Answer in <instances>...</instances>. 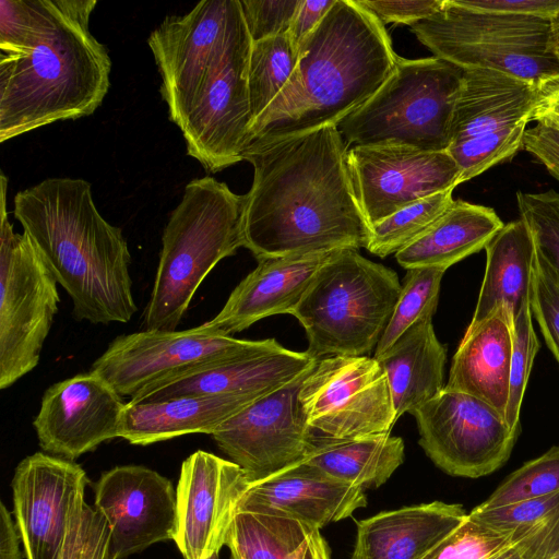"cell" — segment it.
<instances>
[{
	"instance_id": "obj_1",
	"label": "cell",
	"mask_w": 559,
	"mask_h": 559,
	"mask_svg": "<svg viewBox=\"0 0 559 559\" xmlns=\"http://www.w3.org/2000/svg\"><path fill=\"white\" fill-rule=\"evenodd\" d=\"M348 146L336 126L250 143L243 247L259 259L366 248L367 222L354 190Z\"/></svg>"
},
{
	"instance_id": "obj_2",
	"label": "cell",
	"mask_w": 559,
	"mask_h": 559,
	"mask_svg": "<svg viewBox=\"0 0 559 559\" xmlns=\"http://www.w3.org/2000/svg\"><path fill=\"white\" fill-rule=\"evenodd\" d=\"M15 218L70 296L76 320L127 323L136 312L122 230L98 212L91 183L48 178L14 195Z\"/></svg>"
},
{
	"instance_id": "obj_3",
	"label": "cell",
	"mask_w": 559,
	"mask_h": 559,
	"mask_svg": "<svg viewBox=\"0 0 559 559\" xmlns=\"http://www.w3.org/2000/svg\"><path fill=\"white\" fill-rule=\"evenodd\" d=\"M399 56L384 24L358 0H335L298 48L293 75L249 129L248 145L336 126L390 78Z\"/></svg>"
},
{
	"instance_id": "obj_4",
	"label": "cell",
	"mask_w": 559,
	"mask_h": 559,
	"mask_svg": "<svg viewBox=\"0 0 559 559\" xmlns=\"http://www.w3.org/2000/svg\"><path fill=\"white\" fill-rule=\"evenodd\" d=\"M97 0H48L31 49L0 56V142L92 115L109 90L111 60L90 31Z\"/></svg>"
},
{
	"instance_id": "obj_5",
	"label": "cell",
	"mask_w": 559,
	"mask_h": 559,
	"mask_svg": "<svg viewBox=\"0 0 559 559\" xmlns=\"http://www.w3.org/2000/svg\"><path fill=\"white\" fill-rule=\"evenodd\" d=\"M245 201L211 176L186 186L163 233L145 330H175L207 274L243 247Z\"/></svg>"
},
{
	"instance_id": "obj_6",
	"label": "cell",
	"mask_w": 559,
	"mask_h": 559,
	"mask_svg": "<svg viewBox=\"0 0 559 559\" xmlns=\"http://www.w3.org/2000/svg\"><path fill=\"white\" fill-rule=\"evenodd\" d=\"M401 288L392 269L357 249L336 250L290 313L305 329L306 352L316 359L368 356L377 348Z\"/></svg>"
},
{
	"instance_id": "obj_7",
	"label": "cell",
	"mask_w": 559,
	"mask_h": 559,
	"mask_svg": "<svg viewBox=\"0 0 559 559\" xmlns=\"http://www.w3.org/2000/svg\"><path fill=\"white\" fill-rule=\"evenodd\" d=\"M464 71L437 57H399L378 92L344 118L337 129L348 148L396 144L448 151Z\"/></svg>"
},
{
	"instance_id": "obj_8",
	"label": "cell",
	"mask_w": 559,
	"mask_h": 559,
	"mask_svg": "<svg viewBox=\"0 0 559 559\" xmlns=\"http://www.w3.org/2000/svg\"><path fill=\"white\" fill-rule=\"evenodd\" d=\"M433 56L468 70H493L537 86L559 76L550 20L476 11L444 0L409 26Z\"/></svg>"
},
{
	"instance_id": "obj_9",
	"label": "cell",
	"mask_w": 559,
	"mask_h": 559,
	"mask_svg": "<svg viewBox=\"0 0 559 559\" xmlns=\"http://www.w3.org/2000/svg\"><path fill=\"white\" fill-rule=\"evenodd\" d=\"M8 179L1 173L0 389L39 362L60 301L57 280L26 234H16L7 211Z\"/></svg>"
},
{
	"instance_id": "obj_10",
	"label": "cell",
	"mask_w": 559,
	"mask_h": 559,
	"mask_svg": "<svg viewBox=\"0 0 559 559\" xmlns=\"http://www.w3.org/2000/svg\"><path fill=\"white\" fill-rule=\"evenodd\" d=\"M283 348L274 338L240 340L204 324L182 331L144 330L117 336L91 370L131 401L199 369Z\"/></svg>"
},
{
	"instance_id": "obj_11",
	"label": "cell",
	"mask_w": 559,
	"mask_h": 559,
	"mask_svg": "<svg viewBox=\"0 0 559 559\" xmlns=\"http://www.w3.org/2000/svg\"><path fill=\"white\" fill-rule=\"evenodd\" d=\"M538 94L539 86L499 71H464L448 147L461 183L522 147Z\"/></svg>"
},
{
	"instance_id": "obj_12",
	"label": "cell",
	"mask_w": 559,
	"mask_h": 559,
	"mask_svg": "<svg viewBox=\"0 0 559 559\" xmlns=\"http://www.w3.org/2000/svg\"><path fill=\"white\" fill-rule=\"evenodd\" d=\"M252 40L241 4L227 41L180 128L189 156L217 173L243 159L251 127L248 64Z\"/></svg>"
},
{
	"instance_id": "obj_13",
	"label": "cell",
	"mask_w": 559,
	"mask_h": 559,
	"mask_svg": "<svg viewBox=\"0 0 559 559\" xmlns=\"http://www.w3.org/2000/svg\"><path fill=\"white\" fill-rule=\"evenodd\" d=\"M299 402L316 436L388 433L397 421L386 373L370 356L318 359L301 383Z\"/></svg>"
},
{
	"instance_id": "obj_14",
	"label": "cell",
	"mask_w": 559,
	"mask_h": 559,
	"mask_svg": "<svg viewBox=\"0 0 559 559\" xmlns=\"http://www.w3.org/2000/svg\"><path fill=\"white\" fill-rule=\"evenodd\" d=\"M412 415L427 456L456 477L479 478L502 467L520 435L487 403L445 388Z\"/></svg>"
},
{
	"instance_id": "obj_15",
	"label": "cell",
	"mask_w": 559,
	"mask_h": 559,
	"mask_svg": "<svg viewBox=\"0 0 559 559\" xmlns=\"http://www.w3.org/2000/svg\"><path fill=\"white\" fill-rule=\"evenodd\" d=\"M239 7V0H203L185 15L164 19L148 37L162 76L160 93L179 129L227 41Z\"/></svg>"
},
{
	"instance_id": "obj_16",
	"label": "cell",
	"mask_w": 559,
	"mask_h": 559,
	"mask_svg": "<svg viewBox=\"0 0 559 559\" xmlns=\"http://www.w3.org/2000/svg\"><path fill=\"white\" fill-rule=\"evenodd\" d=\"M347 165L370 227L412 203L461 183V169L448 151L355 145L348 148Z\"/></svg>"
},
{
	"instance_id": "obj_17",
	"label": "cell",
	"mask_w": 559,
	"mask_h": 559,
	"mask_svg": "<svg viewBox=\"0 0 559 559\" xmlns=\"http://www.w3.org/2000/svg\"><path fill=\"white\" fill-rule=\"evenodd\" d=\"M310 369L227 419L211 435L251 483L306 457L314 435L305 419L299 391Z\"/></svg>"
},
{
	"instance_id": "obj_18",
	"label": "cell",
	"mask_w": 559,
	"mask_h": 559,
	"mask_svg": "<svg viewBox=\"0 0 559 559\" xmlns=\"http://www.w3.org/2000/svg\"><path fill=\"white\" fill-rule=\"evenodd\" d=\"M85 471L67 459L37 452L12 479L13 513L26 559H59L72 515L84 501Z\"/></svg>"
},
{
	"instance_id": "obj_19",
	"label": "cell",
	"mask_w": 559,
	"mask_h": 559,
	"mask_svg": "<svg viewBox=\"0 0 559 559\" xmlns=\"http://www.w3.org/2000/svg\"><path fill=\"white\" fill-rule=\"evenodd\" d=\"M251 484L239 465L203 450L182 462L174 540L183 559H209L219 552Z\"/></svg>"
},
{
	"instance_id": "obj_20",
	"label": "cell",
	"mask_w": 559,
	"mask_h": 559,
	"mask_svg": "<svg viewBox=\"0 0 559 559\" xmlns=\"http://www.w3.org/2000/svg\"><path fill=\"white\" fill-rule=\"evenodd\" d=\"M95 508L106 519L109 558L123 559L175 538L177 495L169 479L140 466H116L95 486Z\"/></svg>"
},
{
	"instance_id": "obj_21",
	"label": "cell",
	"mask_w": 559,
	"mask_h": 559,
	"mask_svg": "<svg viewBox=\"0 0 559 559\" xmlns=\"http://www.w3.org/2000/svg\"><path fill=\"white\" fill-rule=\"evenodd\" d=\"M124 406L122 397L90 370L50 385L33 426L45 452L71 461L119 438Z\"/></svg>"
},
{
	"instance_id": "obj_22",
	"label": "cell",
	"mask_w": 559,
	"mask_h": 559,
	"mask_svg": "<svg viewBox=\"0 0 559 559\" xmlns=\"http://www.w3.org/2000/svg\"><path fill=\"white\" fill-rule=\"evenodd\" d=\"M367 506L365 489L299 462L250 485L238 511L288 516L319 530Z\"/></svg>"
},
{
	"instance_id": "obj_23",
	"label": "cell",
	"mask_w": 559,
	"mask_h": 559,
	"mask_svg": "<svg viewBox=\"0 0 559 559\" xmlns=\"http://www.w3.org/2000/svg\"><path fill=\"white\" fill-rule=\"evenodd\" d=\"M341 250V249H340ZM334 251L263 258L204 326L231 335L270 316L292 313Z\"/></svg>"
},
{
	"instance_id": "obj_24",
	"label": "cell",
	"mask_w": 559,
	"mask_h": 559,
	"mask_svg": "<svg viewBox=\"0 0 559 559\" xmlns=\"http://www.w3.org/2000/svg\"><path fill=\"white\" fill-rule=\"evenodd\" d=\"M317 361L307 352L284 347L199 369L129 402H155L186 395H230L257 402L305 373Z\"/></svg>"
},
{
	"instance_id": "obj_25",
	"label": "cell",
	"mask_w": 559,
	"mask_h": 559,
	"mask_svg": "<svg viewBox=\"0 0 559 559\" xmlns=\"http://www.w3.org/2000/svg\"><path fill=\"white\" fill-rule=\"evenodd\" d=\"M513 313L498 306L469 324L452 358L445 389L472 395L506 418L512 355Z\"/></svg>"
},
{
	"instance_id": "obj_26",
	"label": "cell",
	"mask_w": 559,
	"mask_h": 559,
	"mask_svg": "<svg viewBox=\"0 0 559 559\" xmlns=\"http://www.w3.org/2000/svg\"><path fill=\"white\" fill-rule=\"evenodd\" d=\"M467 516L462 504L432 501L358 521L349 559H421Z\"/></svg>"
},
{
	"instance_id": "obj_27",
	"label": "cell",
	"mask_w": 559,
	"mask_h": 559,
	"mask_svg": "<svg viewBox=\"0 0 559 559\" xmlns=\"http://www.w3.org/2000/svg\"><path fill=\"white\" fill-rule=\"evenodd\" d=\"M254 402L230 395H186L126 403L119 438L147 445L190 433L212 435L224 421Z\"/></svg>"
},
{
	"instance_id": "obj_28",
	"label": "cell",
	"mask_w": 559,
	"mask_h": 559,
	"mask_svg": "<svg viewBox=\"0 0 559 559\" xmlns=\"http://www.w3.org/2000/svg\"><path fill=\"white\" fill-rule=\"evenodd\" d=\"M493 209L456 200L419 237L395 253L405 270L431 267L447 271L485 249L503 227Z\"/></svg>"
},
{
	"instance_id": "obj_29",
	"label": "cell",
	"mask_w": 559,
	"mask_h": 559,
	"mask_svg": "<svg viewBox=\"0 0 559 559\" xmlns=\"http://www.w3.org/2000/svg\"><path fill=\"white\" fill-rule=\"evenodd\" d=\"M376 359L386 373L396 419L444 388L447 348L435 333L432 319L412 326Z\"/></svg>"
},
{
	"instance_id": "obj_30",
	"label": "cell",
	"mask_w": 559,
	"mask_h": 559,
	"mask_svg": "<svg viewBox=\"0 0 559 559\" xmlns=\"http://www.w3.org/2000/svg\"><path fill=\"white\" fill-rule=\"evenodd\" d=\"M486 269L474 314L475 324L500 305L519 313L531 300L535 245L522 218L504 224L485 247Z\"/></svg>"
},
{
	"instance_id": "obj_31",
	"label": "cell",
	"mask_w": 559,
	"mask_h": 559,
	"mask_svg": "<svg viewBox=\"0 0 559 559\" xmlns=\"http://www.w3.org/2000/svg\"><path fill=\"white\" fill-rule=\"evenodd\" d=\"M404 459L403 439L390 432L350 439L314 435L301 462L341 481L369 489L389 480Z\"/></svg>"
},
{
	"instance_id": "obj_32",
	"label": "cell",
	"mask_w": 559,
	"mask_h": 559,
	"mask_svg": "<svg viewBox=\"0 0 559 559\" xmlns=\"http://www.w3.org/2000/svg\"><path fill=\"white\" fill-rule=\"evenodd\" d=\"M225 545L231 559H331L319 528L266 513L237 511Z\"/></svg>"
},
{
	"instance_id": "obj_33",
	"label": "cell",
	"mask_w": 559,
	"mask_h": 559,
	"mask_svg": "<svg viewBox=\"0 0 559 559\" xmlns=\"http://www.w3.org/2000/svg\"><path fill=\"white\" fill-rule=\"evenodd\" d=\"M298 52L287 34L252 41L248 64L251 124L273 104L290 80Z\"/></svg>"
},
{
	"instance_id": "obj_34",
	"label": "cell",
	"mask_w": 559,
	"mask_h": 559,
	"mask_svg": "<svg viewBox=\"0 0 559 559\" xmlns=\"http://www.w3.org/2000/svg\"><path fill=\"white\" fill-rule=\"evenodd\" d=\"M399 299L377 345L374 358L384 354L412 326L432 319L445 271L431 267L406 270Z\"/></svg>"
},
{
	"instance_id": "obj_35",
	"label": "cell",
	"mask_w": 559,
	"mask_h": 559,
	"mask_svg": "<svg viewBox=\"0 0 559 559\" xmlns=\"http://www.w3.org/2000/svg\"><path fill=\"white\" fill-rule=\"evenodd\" d=\"M453 190L424 198L372 225L366 249L380 258L395 254L419 237L453 204Z\"/></svg>"
},
{
	"instance_id": "obj_36",
	"label": "cell",
	"mask_w": 559,
	"mask_h": 559,
	"mask_svg": "<svg viewBox=\"0 0 559 559\" xmlns=\"http://www.w3.org/2000/svg\"><path fill=\"white\" fill-rule=\"evenodd\" d=\"M559 491V445L525 462L508 475L495 491L477 507L498 508Z\"/></svg>"
},
{
	"instance_id": "obj_37",
	"label": "cell",
	"mask_w": 559,
	"mask_h": 559,
	"mask_svg": "<svg viewBox=\"0 0 559 559\" xmlns=\"http://www.w3.org/2000/svg\"><path fill=\"white\" fill-rule=\"evenodd\" d=\"M530 301H525L519 313L513 318L510 385L506 421L515 431H521L520 411L522 401L534 358L539 349V342L532 323L533 317Z\"/></svg>"
},
{
	"instance_id": "obj_38",
	"label": "cell",
	"mask_w": 559,
	"mask_h": 559,
	"mask_svg": "<svg viewBox=\"0 0 559 559\" xmlns=\"http://www.w3.org/2000/svg\"><path fill=\"white\" fill-rule=\"evenodd\" d=\"M520 218L559 280V192H516Z\"/></svg>"
},
{
	"instance_id": "obj_39",
	"label": "cell",
	"mask_w": 559,
	"mask_h": 559,
	"mask_svg": "<svg viewBox=\"0 0 559 559\" xmlns=\"http://www.w3.org/2000/svg\"><path fill=\"white\" fill-rule=\"evenodd\" d=\"M513 545L512 534L466 519L421 559H491Z\"/></svg>"
},
{
	"instance_id": "obj_40",
	"label": "cell",
	"mask_w": 559,
	"mask_h": 559,
	"mask_svg": "<svg viewBox=\"0 0 559 559\" xmlns=\"http://www.w3.org/2000/svg\"><path fill=\"white\" fill-rule=\"evenodd\" d=\"M48 16V0H0V56L31 49Z\"/></svg>"
},
{
	"instance_id": "obj_41",
	"label": "cell",
	"mask_w": 559,
	"mask_h": 559,
	"mask_svg": "<svg viewBox=\"0 0 559 559\" xmlns=\"http://www.w3.org/2000/svg\"><path fill=\"white\" fill-rule=\"evenodd\" d=\"M531 294L532 317L536 320L547 347L559 365V280L535 248Z\"/></svg>"
},
{
	"instance_id": "obj_42",
	"label": "cell",
	"mask_w": 559,
	"mask_h": 559,
	"mask_svg": "<svg viewBox=\"0 0 559 559\" xmlns=\"http://www.w3.org/2000/svg\"><path fill=\"white\" fill-rule=\"evenodd\" d=\"M109 538L106 519L83 502L71 518L59 559H110Z\"/></svg>"
},
{
	"instance_id": "obj_43",
	"label": "cell",
	"mask_w": 559,
	"mask_h": 559,
	"mask_svg": "<svg viewBox=\"0 0 559 559\" xmlns=\"http://www.w3.org/2000/svg\"><path fill=\"white\" fill-rule=\"evenodd\" d=\"M559 509V491L490 509L475 507L468 516L498 532L533 524Z\"/></svg>"
},
{
	"instance_id": "obj_44",
	"label": "cell",
	"mask_w": 559,
	"mask_h": 559,
	"mask_svg": "<svg viewBox=\"0 0 559 559\" xmlns=\"http://www.w3.org/2000/svg\"><path fill=\"white\" fill-rule=\"evenodd\" d=\"M252 41L287 34L301 0H239Z\"/></svg>"
},
{
	"instance_id": "obj_45",
	"label": "cell",
	"mask_w": 559,
	"mask_h": 559,
	"mask_svg": "<svg viewBox=\"0 0 559 559\" xmlns=\"http://www.w3.org/2000/svg\"><path fill=\"white\" fill-rule=\"evenodd\" d=\"M524 559H549L559 554V509L542 520L511 532Z\"/></svg>"
},
{
	"instance_id": "obj_46",
	"label": "cell",
	"mask_w": 559,
	"mask_h": 559,
	"mask_svg": "<svg viewBox=\"0 0 559 559\" xmlns=\"http://www.w3.org/2000/svg\"><path fill=\"white\" fill-rule=\"evenodd\" d=\"M358 1L383 24L401 23L411 26L438 12L444 0Z\"/></svg>"
},
{
	"instance_id": "obj_47",
	"label": "cell",
	"mask_w": 559,
	"mask_h": 559,
	"mask_svg": "<svg viewBox=\"0 0 559 559\" xmlns=\"http://www.w3.org/2000/svg\"><path fill=\"white\" fill-rule=\"evenodd\" d=\"M457 4L476 11L535 16L551 20L559 11V0H455Z\"/></svg>"
},
{
	"instance_id": "obj_48",
	"label": "cell",
	"mask_w": 559,
	"mask_h": 559,
	"mask_svg": "<svg viewBox=\"0 0 559 559\" xmlns=\"http://www.w3.org/2000/svg\"><path fill=\"white\" fill-rule=\"evenodd\" d=\"M522 147L559 180V128L536 123L525 131Z\"/></svg>"
},
{
	"instance_id": "obj_49",
	"label": "cell",
	"mask_w": 559,
	"mask_h": 559,
	"mask_svg": "<svg viewBox=\"0 0 559 559\" xmlns=\"http://www.w3.org/2000/svg\"><path fill=\"white\" fill-rule=\"evenodd\" d=\"M335 0H301L290 24L288 36L298 52L301 43L321 23Z\"/></svg>"
},
{
	"instance_id": "obj_50",
	"label": "cell",
	"mask_w": 559,
	"mask_h": 559,
	"mask_svg": "<svg viewBox=\"0 0 559 559\" xmlns=\"http://www.w3.org/2000/svg\"><path fill=\"white\" fill-rule=\"evenodd\" d=\"M559 128V76L539 85V94L531 122Z\"/></svg>"
},
{
	"instance_id": "obj_51",
	"label": "cell",
	"mask_w": 559,
	"mask_h": 559,
	"mask_svg": "<svg viewBox=\"0 0 559 559\" xmlns=\"http://www.w3.org/2000/svg\"><path fill=\"white\" fill-rule=\"evenodd\" d=\"M22 544L15 521L3 502L0 506V559H22Z\"/></svg>"
},
{
	"instance_id": "obj_52",
	"label": "cell",
	"mask_w": 559,
	"mask_h": 559,
	"mask_svg": "<svg viewBox=\"0 0 559 559\" xmlns=\"http://www.w3.org/2000/svg\"><path fill=\"white\" fill-rule=\"evenodd\" d=\"M550 46L559 57V11L550 20Z\"/></svg>"
},
{
	"instance_id": "obj_53",
	"label": "cell",
	"mask_w": 559,
	"mask_h": 559,
	"mask_svg": "<svg viewBox=\"0 0 559 559\" xmlns=\"http://www.w3.org/2000/svg\"><path fill=\"white\" fill-rule=\"evenodd\" d=\"M491 559H524L520 550L514 546V544L502 550L501 552L493 556Z\"/></svg>"
},
{
	"instance_id": "obj_54",
	"label": "cell",
	"mask_w": 559,
	"mask_h": 559,
	"mask_svg": "<svg viewBox=\"0 0 559 559\" xmlns=\"http://www.w3.org/2000/svg\"><path fill=\"white\" fill-rule=\"evenodd\" d=\"M549 559H559V554H557V555H555V556L550 557Z\"/></svg>"
}]
</instances>
